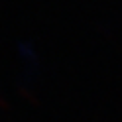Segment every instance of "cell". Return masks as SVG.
I'll return each instance as SVG.
<instances>
[{
    "label": "cell",
    "mask_w": 122,
    "mask_h": 122,
    "mask_svg": "<svg viewBox=\"0 0 122 122\" xmlns=\"http://www.w3.org/2000/svg\"><path fill=\"white\" fill-rule=\"evenodd\" d=\"M8 108H10V102L6 101L2 95H0V110H8Z\"/></svg>",
    "instance_id": "7a4b0ae2"
},
{
    "label": "cell",
    "mask_w": 122,
    "mask_h": 122,
    "mask_svg": "<svg viewBox=\"0 0 122 122\" xmlns=\"http://www.w3.org/2000/svg\"><path fill=\"white\" fill-rule=\"evenodd\" d=\"M18 93H20V97L24 98V101H28L30 104H40V98H36V95L32 93V91H28V89H24V87H18Z\"/></svg>",
    "instance_id": "6da1fadb"
}]
</instances>
